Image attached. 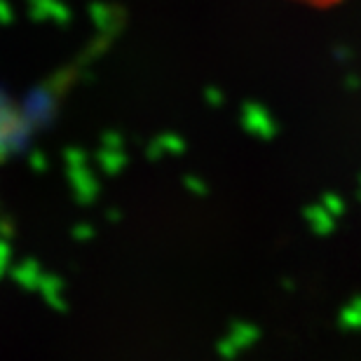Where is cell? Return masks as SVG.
Segmentation results:
<instances>
[{
    "label": "cell",
    "instance_id": "1",
    "mask_svg": "<svg viewBox=\"0 0 361 361\" xmlns=\"http://www.w3.org/2000/svg\"><path fill=\"white\" fill-rule=\"evenodd\" d=\"M295 3H305V5H312V7H329L338 3V0H295Z\"/></svg>",
    "mask_w": 361,
    "mask_h": 361
}]
</instances>
